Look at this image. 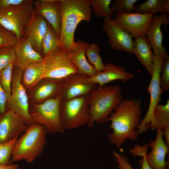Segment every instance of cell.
I'll list each match as a JSON object with an SVG mask.
<instances>
[{
  "instance_id": "10",
  "label": "cell",
  "mask_w": 169,
  "mask_h": 169,
  "mask_svg": "<svg viewBox=\"0 0 169 169\" xmlns=\"http://www.w3.org/2000/svg\"><path fill=\"white\" fill-rule=\"evenodd\" d=\"M165 57L161 55H154L153 67L151 78L147 91L150 95V101L147 111L137 128L141 134L149 128L153 129L154 125L153 113L156 107L161 102L163 92L159 82L161 66Z\"/></svg>"
},
{
  "instance_id": "25",
  "label": "cell",
  "mask_w": 169,
  "mask_h": 169,
  "mask_svg": "<svg viewBox=\"0 0 169 169\" xmlns=\"http://www.w3.org/2000/svg\"><path fill=\"white\" fill-rule=\"evenodd\" d=\"M135 13L154 14L159 13L169 14V0H147L135 6Z\"/></svg>"
},
{
  "instance_id": "19",
  "label": "cell",
  "mask_w": 169,
  "mask_h": 169,
  "mask_svg": "<svg viewBox=\"0 0 169 169\" xmlns=\"http://www.w3.org/2000/svg\"><path fill=\"white\" fill-rule=\"evenodd\" d=\"M134 77L133 74L126 71L124 67L107 63L104 64L103 70L97 73L93 77L88 78V80L102 87L115 80H120L123 82H126Z\"/></svg>"
},
{
  "instance_id": "21",
  "label": "cell",
  "mask_w": 169,
  "mask_h": 169,
  "mask_svg": "<svg viewBox=\"0 0 169 169\" xmlns=\"http://www.w3.org/2000/svg\"><path fill=\"white\" fill-rule=\"evenodd\" d=\"M48 24V23L43 17L33 12L24 31L23 37L30 42L34 49L41 55V42L47 32Z\"/></svg>"
},
{
  "instance_id": "24",
  "label": "cell",
  "mask_w": 169,
  "mask_h": 169,
  "mask_svg": "<svg viewBox=\"0 0 169 169\" xmlns=\"http://www.w3.org/2000/svg\"><path fill=\"white\" fill-rule=\"evenodd\" d=\"M44 65L43 62L30 64L23 70L21 82L27 90L35 85L43 78Z\"/></svg>"
},
{
  "instance_id": "40",
  "label": "cell",
  "mask_w": 169,
  "mask_h": 169,
  "mask_svg": "<svg viewBox=\"0 0 169 169\" xmlns=\"http://www.w3.org/2000/svg\"><path fill=\"white\" fill-rule=\"evenodd\" d=\"M0 169H19V167L17 164L5 165L0 164Z\"/></svg>"
},
{
  "instance_id": "12",
  "label": "cell",
  "mask_w": 169,
  "mask_h": 169,
  "mask_svg": "<svg viewBox=\"0 0 169 169\" xmlns=\"http://www.w3.org/2000/svg\"><path fill=\"white\" fill-rule=\"evenodd\" d=\"M154 15L138 13H117L113 19L133 38L146 36Z\"/></svg>"
},
{
  "instance_id": "15",
  "label": "cell",
  "mask_w": 169,
  "mask_h": 169,
  "mask_svg": "<svg viewBox=\"0 0 169 169\" xmlns=\"http://www.w3.org/2000/svg\"><path fill=\"white\" fill-rule=\"evenodd\" d=\"M28 126L19 115L11 110L0 115V143L18 138Z\"/></svg>"
},
{
  "instance_id": "1",
  "label": "cell",
  "mask_w": 169,
  "mask_h": 169,
  "mask_svg": "<svg viewBox=\"0 0 169 169\" xmlns=\"http://www.w3.org/2000/svg\"><path fill=\"white\" fill-rule=\"evenodd\" d=\"M141 101L140 99H123L115 108L107 121L111 122L113 131L108 136L110 142L120 148L127 139L136 140L137 128L141 120Z\"/></svg>"
},
{
  "instance_id": "14",
  "label": "cell",
  "mask_w": 169,
  "mask_h": 169,
  "mask_svg": "<svg viewBox=\"0 0 169 169\" xmlns=\"http://www.w3.org/2000/svg\"><path fill=\"white\" fill-rule=\"evenodd\" d=\"M87 76L77 72L61 79L62 99L68 100L89 94L96 89V84L90 82Z\"/></svg>"
},
{
  "instance_id": "35",
  "label": "cell",
  "mask_w": 169,
  "mask_h": 169,
  "mask_svg": "<svg viewBox=\"0 0 169 169\" xmlns=\"http://www.w3.org/2000/svg\"><path fill=\"white\" fill-rule=\"evenodd\" d=\"M137 0H116L110 8L113 13H131L134 11Z\"/></svg>"
},
{
  "instance_id": "2",
  "label": "cell",
  "mask_w": 169,
  "mask_h": 169,
  "mask_svg": "<svg viewBox=\"0 0 169 169\" xmlns=\"http://www.w3.org/2000/svg\"><path fill=\"white\" fill-rule=\"evenodd\" d=\"M91 5L89 0H60L61 14L59 47L70 52L75 47V29L82 21L90 22Z\"/></svg>"
},
{
  "instance_id": "23",
  "label": "cell",
  "mask_w": 169,
  "mask_h": 169,
  "mask_svg": "<svg viewBox=\"0 0 169 169\" xmlns=\"http://www.w3.org/2000/svg\"><path fill=\"white\" fill-rule=\"evenodd\" d=\"M76 43L75 47L70 53L78 72L89 78L93 77L97 74V71L95 67L87 61L85 54V49L89 43L80 40Z\"/></svg>"
},
{
  "instance_id": "7",
  "label": "cell",
  "mask_w": 169,
  "mask_h": 169,
  "mask_svg": "<svg viewBox=\"0 0 169 169\" xmlns=\"http://www.w3.org/2000/svg\"><path fill=\"white\" fill-rule=\"evenodd\" d=\"M34 12L33 1L27 0L22 4L0 8V25L14 33L20 39Z\"/></svg>"
},
{
  "instance_id": "30",
  "label": "cell",
  "mask_w": 169,
  "mask_h": 169,
  "mask_svg": "<svg viewBox=\"0 0 169 169\" xmlns=\"http://www.w3.org/2000/svg\"><path fill=\"white\" fill-rule=\"evenodd\" d=\"M115 160L117 163L119 169H135L130 163L128 158L124 154L119 153L115 151L113 152ZM141 159L139 164L141 166L140 169H152L147 163L144 157Z\"/></svg>"
},
{
  "instance_id": "20",
  "label": "cell",
  "mask_w": 169,
  "mask_h": 169,
  "mask_svg": "<svg viewBox=\"0 0 169 169\" xmlns=\"http://www.w3.org/2000/svg\"><path fill=\"white\" fill-rule=\"evenodd\" d=\"M16 59L14 67L24 69L32 63L42 62L43 57L33 48L30 42L25 38L20 39L14 47Z\"/></svg>"
},
{
  "instance_id": "6",
  "label": "cell",
  "mask_w": 169,
  "mask_h": 169,
  "mask_svg": "<svg viewBox=\"0 0 169 169\" xmlns=\"http://www.w3.org/2000/svg\"><path fill=\"white\" fill-rule=\"evenodd\" d=\"M88 94L65 100L60 104L61 122L65 130L79 128L87 125L89 119Z\"/></svg>"
},
{
  "instance_id": "26",
  "label": "cell",
  "mask_w": 169,
  "mask_h": 169,
  "mask_svg": "<svg viewBox=\"0 0 169 169\" xmlns=\"http://www.w3.org/2000/svg\"><path fill=\"white\" fill-rule=\"evenodd\" d=\"M59 38L51 26L48 23L47 32L42 39L41 53L44 57L50 52L59 48Z\"/></svg>"
},
{
  "instance_id": "27",
  "label": "cell",
  "mask_w": 169,
  "mask_h": 169,
  "mask_svg": "<svg viewBox=\"0 0 169 169\" xmlns=\"http://www.w3.org/2000/svg\"><path fill=\"white\" fill-rule=\"evenodd\" d=\"M154 125L153 129L169 126V100L164 105L160 104L155 108L153 113Z\"/></svg>"
},
{
  "instance_id": "22",
  "label": "cell",
  "mask_w": 169,
  "mask_h": 169,
  "mask_svg": "<svg viewBox=\"0 0 169 169\" xmlns=\"http://www.w3.org/2000/svg\"><path fill=\"white\" fill-rule=\"evenodd\" d=\"M133 45V53L138 60L151 75L153 67L154 54L151 46L146 36L135 38Z\"/></svg>"
},
{
  "instance_id": "18",
  "label": "cell",
  "mask_w": 169,
  "mask_h": 169,
  "mask_svg": "<svg viewBox=\"0 0 169 169\" xmlns=\"http://www.w3.org/2000/svg\"><path fill=\"white\" fill-rule=\"evenodd\" d=\"M169 24V17L166 13H160L154 16L146 37L153 49L154 55H161L165 57L168 55L166 49L162 45L163 36L161 27L164 24L166 28Z\"/></svg>"
},
{
  "instance_id": "38",
  "label": "cell",
  "mask_w": 169,
  "mask_h": 169,
  "mask_svg": "<svg viewBox=\"0 0 169 169\" xmlns=\"http://www.w3.org/2000/svg\"><path fill=\"white\" fill-rule=\"evenodd\" d=\"M27 0H0V8L20 5L25 3Z\"/></svg>"
},
{
  "instance_id": "28",
  "label": "cell",
  "mask_w": 169,
  "mask_h": 169,
  "mask_svg": "<svg viewBox=\"0 0 169 169\" xmlns=\"http://www.w3.org/2000/svg\"><path fill=\"white\" fill-rule=\"evenodd\" d=\"M100 52V48L95 44H89L85 51V54L88 58L89 62L95 67L97 73L103 70L104 68V64Z\"/></svg>"
},
{
  "instance_id": "36",
  "label": "cell",
  "mask_w": 169,
  "mask_h": 169,
  "mask_svg": "<svg viewBox=\"0 0 169 169\" xmlns=\"http://www.w3.org/2000/svg\"><path fill=\"white\" fill-rule=\"evenodd\" d=\"M160 86L163 92L169 90V56L165 57L159 77Z\"/></svg>"
},
{
  "instance_id": "32",
  "label": "cell",
  "mask_w": 169,
  "mask_h": 169,
  "mask_svg": "<svg viewBox=\"0 0 169 169\" xmlns=\"http://www.w3.org/2000/svg\"><path fill=\"white\" fill-rule=\"evenodd\" d=\"M19 39L14 33L0 25V49L14 47Z\"/></svg>"
},
{
  "instance_id": "11",
  "label": "cell",
  "mask_w": 169,
  "mask_h": 169,
  "mask_svg": "<svg viewBox=\"0 0 169 169\" xmlns=\"http://www.w3.org/2000/svg\"><path fill=\"white\" fill-rule=\"evenodd\" d=\"M23 70L13 66L10 96L8 101L7 110H11L19 115L28 126L34 122L29 113L28 98L27 91L21 80Z\"/></svg>"
},
{
  "instance_id": "34",
  "label": "cell",
  "mask_w": 169,
  "mask_h": 169,
  "mask_svg": "<svg viewBox=\"0 0 169 169\" xmlns=\"http://www.w3.org/2000/svg\"><path fill=\"white\" fill-rule=\"evenodd\" d=\"M14 47H8L0 49V71L11 64L16 59Z\"/></svg>"
},
{
  "instance_id": "16",
  "label": "cell",
  "mask_w": 169,
  "mask_h": 169,
  "mask_svg": "<svg viewBox=\"0 0 169 169\" xmlns=\"http://www.w3.org/2000/svg\"><path fill=\"white\" fill-rule=\"evenodd\" d=\"M61 80L44 78L27 90L29 104H38L61 94Z\"/></svg>"
},
{
  "instance_id": "31",
  "label": "cell",
  "mask_w": 169,
  "mask_h": 169,
  "mask_svg": "<svg viewBox=\"0 0 169 169\" xmlns=\"http://www.w3.org/2000/svg\"><path fill=\"white\" fill-rule=\"evenodd\" d=\"M13 64H11L0 71V84L7 95L8 100L11 94Z\"/></svg>"
},
{
  "instance_id": "37",
  "label": "cell",
  "mask_w": 169,
  "mask_h": 169,
  "mask_svg": "<svg viewBox=\"0 0 169 169\" xmlns=\"http://www.w3.org/2000/svg\"><path fill=\"white\" fill-rule=\"evenodd\" d=\"M8 100L7 95L0 84V115L7 111Z\"/></svg>"
},
{
  "instance_id": "3",
  "label": "cell",
  "mask_w": 169,
  "mask_h": 169,
  "mask_svg": "<svg viewBox=\"0 0 169 169\" xmlns=\"http://www.w3.org/2000/svg\"><path fill=\"white\" fill-rule=\"evenodd\" d=\"M123 99L119 85L97 87L88 94L89 119L87 126L92 128L95 123L107 121L115 107Z\"/></svg>"
},
{
  "instance_id": "9",
  "label": "cell",
  "mask_w": 169,
  "mask_h": 169,
  "mask_svg": "<svg viewBox=\"0 0 169 169\" xmlns=\"http://www.w3.org/2000/svg\"><path fill=\"white\" fill-rule=\"evenodd\" d=\"M43 78L61 79L78 72L71 58L70 52L59 47L43 57Z\"/></svg>"
},
{
  "instance_id": "17",
  "label": "cell",
  "mask_w": 169,
  "mask_h": 169,
  "mask_svg": "<svg viewBox=\"0 0 169 169\" xmlns=\"http://www.w3.org/2000/svg\"><path fill=\"white\" fill-rule=\"evenodd\" d=\"M34 12L43 17L51 26L59 38L61 25L60 0L33 1Z\"/></svg>"
},
{
  "instance_id": "39",
  "label": "cell",
  "mask_w": 169,
  "mask_h": 169,
  "mask_svg": "<svg viewBox=\"0 0 169 169\" xmlns=\"http://www.w3.org/2000/svg\"><path fill=\"white\" fill-rule=\"evenodd\" d=\"M162 135L165 142L169 145V126L165 127L163 128Z\"/></svg>"
},
{
  "instance_id": "29",
  "label": "cell",
  "mask_w": 169,
  "mask_h": 169,
  "mask_svg": "<svg viewBox=\"0 0 169 169\" xmlns=\"http://www.w3.org/2000/svg\"><path fill=\"white\" fill-rule=\"evenodd\" d=\"M92 7V12L94 15L98 17L110 18L113 16L110 5L111 0H89Z\"/></svg>"
},
{
  "instance_id": "33",
  "label": "cell",
  "mask_w": 169,
  "mask_h": 169,
  "mask_svg": "<svg viewBox=\"0 0 169 169\" xmlns=\"http://www.w3.org/2000/svg\"><path fill=\"white\" fill-rule=\"evenodd\" d=\"M17 139L0 143V164L5 165L12 164L11 162L12 152Z\"/></svg>"
},
{
  "instance_id": "8",
  "label": "cell",
  "mask_w": 169,
  "mask_h": 169,
  "mask_svg": "<svg viewBox=\"0 0 169 169\" xmlns=\"http://www.w3.org/2000/svg\"><path fill=\"white\" fill-rule=\"evenodd\" d=\"M163 128L157 129L154 140L150 141L149 144L143 145H135L131 150L134 156L144 157L147 164L152 169H168V162L165 161L169 150V145L164 141Z\"/></svg>"
},
{
  "instance_id": "13",
  "label": "cell",
  "mask_w": 169,
  "mask_h": 169,
  "mask_svg": "<svg viewBox=\"0 0 169 169\" xmlns=\"http://www.w3.org/2000/svg\"><path fill=\"white\" fill-rule=\"evenodd\" d=\"M103 21L102 27L108 36L111 47L116 50L133 54V37L111 18L106 17Z\"/></svg>"
},
{
  "instance_id": "4",
  "label": "cell",
  "mask_w": 169,
  "mask_h": 169,
  "mask_svg": "<svg viewBox=\"0 0 169 169\" xmlns=\"http://www.w3.org/2000/svg\"><path fill=\"white\" fill-rule=\"evenodd\" d=\"M47 133L42 125L34 123L16 140L11 155L12 163L22 160L33 162L42 153L47 143Z\"/></svg>"
},
{
  "instance_id": "5",
  "label": "cell",
  "mask_w": 169,
  "mask_h": 169,
  "mask_svg": "<svg viewBox=\"0 0 169 169\" xmlns=\"http://www.w3.org/2000/svg\"><path fill=\"white\" fill-rule=\"evenodd\" d=\"M61 94L38 104H29V113L34 122L42 125L47 133L65 132L61 120L60 104Z\"/></svg>"
}]
</instances>
